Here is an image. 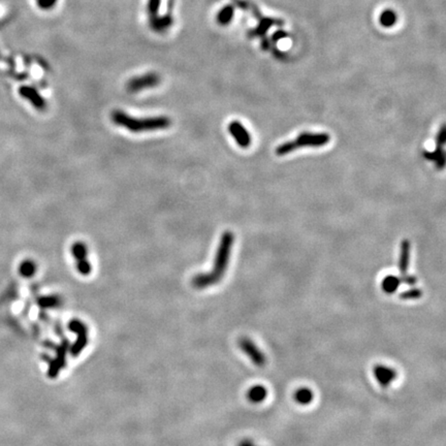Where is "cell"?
Returning <instances> with one entry per match:
<instances>
[{"label":"cell","instance_id":"cell-1","mask_svg":"<svg viewBox=\"0 0 446 446\" xmlns=\"http://www.w3.org/2000/svg\"><path fill=\"white\" fill-rule=\"evenodd\" d=\"M233 240L234 237L231 231L226 230L222 233L212 270L208 273L197 274L193 277L192 286L194 288L204 289L217 284L222 279L228 267Z\"/></svg>","mask_w":446,"mask_h":446},{"label":"cell","instance_id":"cell-2","mask_svg":"<svg viewBox=\"0 0 446 446\" xmlns=\"http://www.w3.org/2000/svg\"><path fill=\"white\" fill-rule=\"evenodd\" d=\"M111 119L115 125L125 128L132 133L163 130L172 125V120L168 116L136 118L121 110L113 111Z\"/></svg>","mask_w":446,"mask_h":446},{"label":"cell","instance_id":"cell-3","mask_svg":"<svg viewBox=\"0 0 446 446\" xmlns=\"http://www.w3.org/2000/svg\"><path fill=\"white\" fill-rule=\"evenodd\" d=\"M71 252L76 260V268L83 276H89L92 272V265L88 261V247L82 242L78 241L72 245Z\"/></svg>","mask_w":446,"mask_h":446},{"label":"cell","instance_id":"cell-4","mask_svg":"<svg viewBox=\"0 0 446 446\" xmlns=\"http://www.w3.org/2000/svg\"><path fill=\"white\" fill-rule=\"evenodd\" d=\"M68 327L73 333H76L78 335V340L71 347L72 356L78 357L88 343V328L85 325V323L79 319L71 320Z\"/></svg>","mask_w":446,"mask_h":446},{"label":"cell","instance_id":"cell-5","mask_svg":"<svg viewBox=\"0 0 446 446\" xmlns=\"http://www.w3.org/2000/svg\"><path fill=\"white\" fill-rule=\"evenodd\" d=\"M239 346L242 351L251 360V362L257 367H264L267 363L266 356L262 353L259 347L249 339L243 337L239 341Z\"/></svg>","mask_w":446,"mask_h":446},{"label":"cell","instance_id":"cell-6","mask_svg":"<svg viewBox=\"0 0 446 446\" xmlns=\"http://www.w3.org/2000/svg\"><path fill=\"white\" fill-rule=\"evenodd\" d=\"M331 140V135L325 132L321 133H311L302 132L295 139H293L296 149L302 147H321L326 145Z\"/></svg>","mask_w":446,"mask_h":446},{"label":"cell","instance_id":"cell-7","mask_svg":"<svg viewBox=\"0 0 446 446\" xmlns=\"http://www.w3.org/2000/svg\"><path fill=\"white\" fill-rule=\"evenodd\" d=\"M228 131L233 136L236 143L243 149L250 147L251 135L248 130L242 125L241 122L234 120L228 124Z\"/></svg>","mask_w":446,"mask_h":446},{"label":"cell","instance_id":"cell-8","mask_svg":"<svg viewBox=\"0 0 446 446\" xmlns=\"http://www.w3.org/2000/svg\"><path fill=\"white\" fill-rule=\"evenodd\" d=\"M159 78L155 75H147L144 77L135 78L129 81L127 84V90L130 93H137L144 89L154 87L158 84Z\"/></svg>","mask_w":446,"mask_h":446},{"label":"cell","instance_id":"cell-9","mask_svg":"<svg viewBox=\"0 0 446 446\" xmlns=\"http://www.w3.org/2000/svg\"><path fill=\"white\" fill-rule=\"evenodd\" d=\"M373 372L377 382L383 387L389 386L395 380V378L398 377V373H396L394 369L383 365H377L374 368Z\"/></svg>","mask_w":446,"mask_h":446},{"label":"cell","instance_id":"cell-10","mask_svg":"<svg viewBox=\"0 0 446 446\" xmlns=\"http://www.w3.org/2000/svg\"><path fill=\"white\" fill-rule=\"evenodd\" d=\"M66 350H67V345L66 344L61 345L59 348H58L57 356L51 362V365H50V368H49V373L48 374H49L50 377L55 378L59 374L60 370L64 367L65 360H66Z\"/></svg>","mask_w":446,"mask_h":446},{"label":"cell","instance_id":"cell-11","mask_svg":"<svg viewBox=\"0 0 446 446\" xmlns=\"http://www.w3.org/2000/svg\"><path fill=\"white\" fill-rule=\"evenodd\" d=\"M20 93L23 97L27 98L28 101L34 106V108L38 111H45L46 110V103L44 99L39 95V93L32 88L29 87H23L20 90Z\"/></svg>","mask_w":446,"mask_h":446},{"label":"cell","instance_id":"cell-12","mask_svg":"<svg viewBox=\"0 0 446 446\" xmlns=\"http://www.w3.org/2000/svg\"><path fill=\"white\" fill-rule=\"evenodd\" d=\"M410 261V242L405 239L401 244V253L399 261V269L402 275H406Z\"/></svg>","mask_w":446,"mask_h":446},{"label":"cell","instance_id":"cell-13","mask_svg":"<svg viewBox=\"0 0 446 446\" xmlns=\"http://www.w3.org/2000/svg\"><path fill=\"white\" fill-rule=\"evenodd\" d=\"M268 390L263 385H253L247 391V399L253 404H260L267 399Z\"/></svg>","mask_w":446,"mask_h":446},{"label":"cell","instance_id":"cell-14","mask_svg":"<svg viewBox=\"0 0 446 446\" xmlns=\"http://www.w3.org/2000/svg\"><path fill=\"white\" fill-rule=\"evenodd\" d=\"M425 157L428 160L434 161L436 165V168L438 170H443L444 166H445V153L443 150L442 146H436V149L434 152H430V151H425Z\"/></svg>","mask_w":446,"mask_h":446},{"label":"cell","instance_id":"cell-15","mask_svg":"<svg viewBox=\"0 0 446 446\" xmlns=\"http://www.w3.org/2000/svg\"><path fill=\"white\" fill-rule=\"evenodd\" d=\"M293 398L300 405H309L314 399V393L308 387H301L294 392Z\"/></svg>","mask_w":446,"mask_h":446},{"label":"cell","instance_id":"cell-16","mask_svg":"<svg viewBox=\"0 0 446 446\" xmlns=\"http://www.w3.org/2000/svg\"><path fill=\"white\" fill-rule=\"evenodd\" d=\"M401 285V279L400 277L396 276H386L381 283V287L383 289V291L387 294H392L394 293L396 290H398L399 286Z\"/></svg>","mask_w":446,"mask_h":446},{"label":"cell","instance_id":"cell-17","mask_svg":"<svg viewBox=\"0 0 446 446\" xmlns=\"http://www.w3.org/2000/svg\"><path fill=\"white\" fill-rule=\"evenodd\" d=\"M36 272V265L32 261H25L20 266V274L23 277H32Z\"/></svg>","mask_w":446,"mask_h":446},{"label":"cell","instance_id":"cell-18","mask_svg":"<svg viewBox=\"0 0 446 446\" xmlns=\"http://www.w3.org/2000/svg\"><path fill=\"white\" fill-rule=\"evenodd\" d=\"M39 304L44 308H56L61 305V299L56 295L45 296L42 297V299L39 301Z\"/></svg>","mask_w":446,"mask_h":446},{"label":"cell","instance_id":"cell-19","mask_svg":"<svg viewBox=\"0 0 446 446\" xmlns=\"http://www.w3.org/2000/svg\"><path fill=\"white\" fill-rule=\"evenodd\" d=\"M424 292L421 289L419 288H411L408 289L406 291H403L400 294V299L401 300H405V301H410V300H418L422 296Z\"/></svg>","mask_w":446,"mask_h":446},{"label":"cell","instance_id":"cell-20","mask_svg":"<svg viewBox=\"0 0 446 446\" xmlns=\"http://www.w3.org/2000/svg\"><path fill=\"white\" fill-rule=\"evenodd\" d=\"M446 142V126L445 124H443L441 126V128L438 131V134L436 136V146H442L445 144Z\"/></svg>","mask_w":446,"mask_h":446},{"label":"cell","instance_id":"cell-21","mask_svg":"<svg viewBox=\"0 0 446 446\" xmlns=\"http://www.w3.org/2000/svg\"><path fill=\"white\" fill-rule=\"evenodd\" d=\"M401 279V283H405L407 285H414L416 283V278L414 276H409V275H402V277H400Z\"/></svg>","mask_w":446,"mask_h":446},{"label":"cell","instance_id":"cell-22","mask_svg":"<svg viewBox=\"0 0 446 446\" xmlns=\"http://www.w3.org/2000/svg\"><path fill=\"white\" fill-rule=\"evenodd\" d=\"M238 446H257L250 440H243Z\"/></svg>","mask_w":446,"mask_h":446}]
</instances>
